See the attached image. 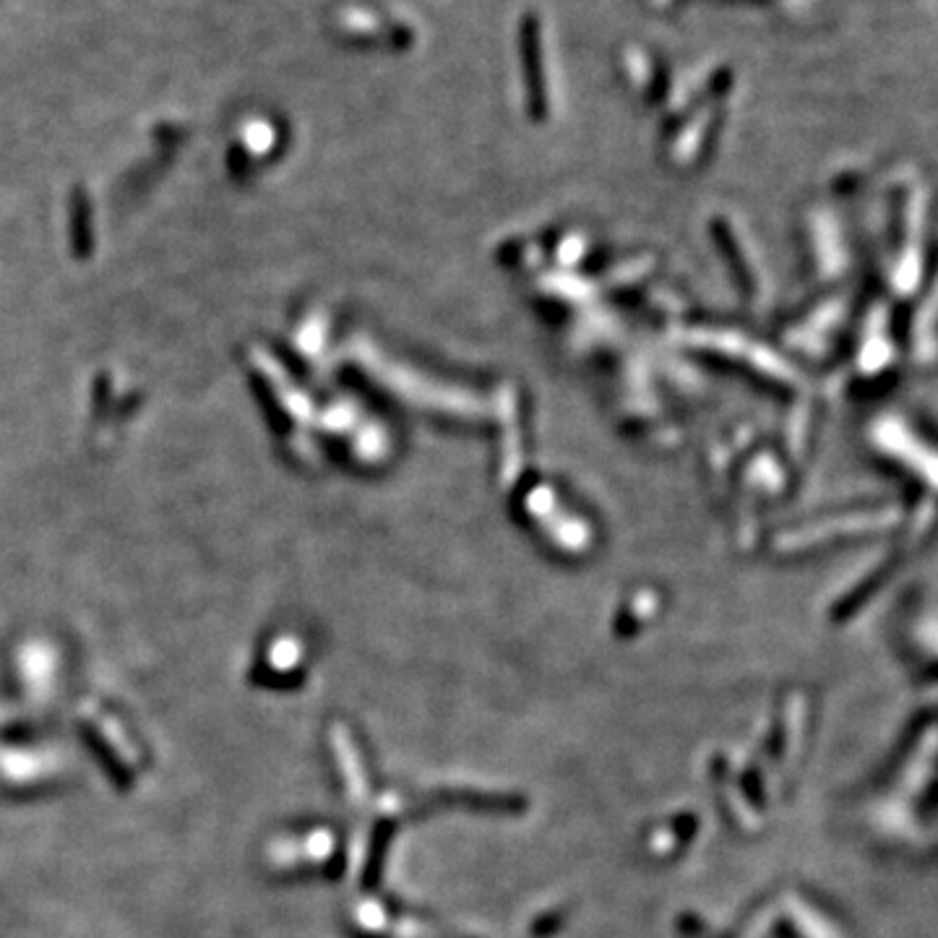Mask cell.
Here are the masks:
<instances>
[{"mask_svg": "<svg viewBox=\"0 0 938 938\" xmlns=\"http://www.w3.org/2000/svg\"><path fill=\"white\" fill-rule=\"evenodd\" d=\"M73 248L79 256H89L92 251V222H89V204L86 196H73Z\"/></svg>", "mask_w": 938, "mask_h": 938, "instance_id": "cell-1", "label": "cell"}]
</instances>
